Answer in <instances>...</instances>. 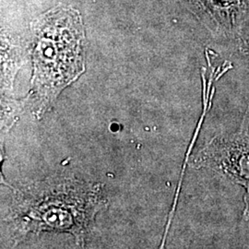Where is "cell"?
<instances>
[{
  "mask_svg": "<svg viewBox=\"0 0 249 249\" xmlns=\"http://www.w3.org/2000/svg\"><path fill=\"white\" fill-rule=\"evenodd\" d=\"M107 205L100 184L70 177L48 178L15 189L5 221L12 223L18 240L29 232L62 231L84 247L95 216Z\"/></svg>",
  "mask_w": 249,
  "mask_h": 249,
  "instance_id": "6da1fadb",
  "label": "cell"
},
{
  "mask_svg": "<svg viewBox=\"0 0 249 249\" xmlns=\"http://www.w3.org/2000/svg\"><path fill=\"white\" fill-rule=\"evenodd\" d=\"M82 39L80 17L72 10H53L36 24L31 109L38 117L84 71Z\"/></svg>",
  "mask_w": 249,
  "mask_h": 249,
  "instance_id": "7a4b0ae2",
  "label": "cell"
},
{
  "mask_svg": "<svg viewBox=\"0 0 249 249\" xmlns=\"http://www.w3.org/2000/svg\"><path fill=\"white\" fill-rule=\"evenodd\" d=\"M192 165L213 170L249 193V111L239 130L213 138L197 151Z\"/></svg>",
  "mask_w": 249,
  "mask_h": 249,
  "instance_id": "3957f363",
  "label": "cell"
},
{
  "mask_svg": "<svg viewBox=\"0 0 249 249\" xmlns=\"http://www.w3.org/2000/svg\"><path fill=\"white\" fill-rule=\"evenodd\" d=\"M218 39L249 52V0H187Z\"/></svg>",
  "mask_w": 249,
  "mask_h": 249,
  "instance_id": "277c9868",
  "label": "cell"
},
{
  "mask_svg": "<svg viewBox=\"0 0 249 249\" xmlns=\"http://www.w3.org/2000/svg\"><path fill=\"white\" fill-rule=\"evenodd\" d=\"M245 211H244V216L246 219L249 220V193H247L245 196Z\"/></svg>",
  "mask_w": 249,
  "mask_h": 249,
  "instance_id": "5b68a950",
  "label": "cell"
}]
</instances>
